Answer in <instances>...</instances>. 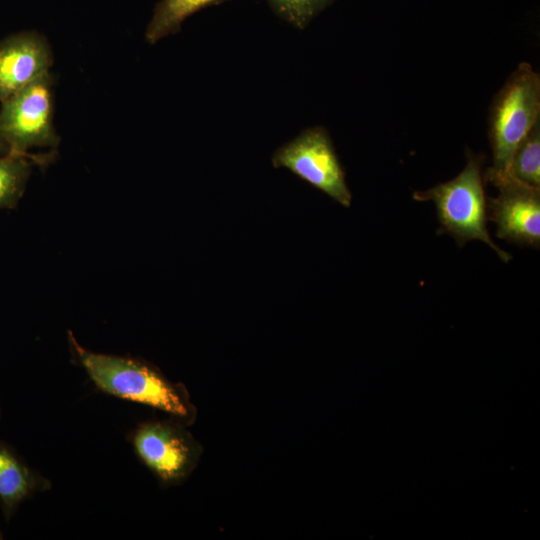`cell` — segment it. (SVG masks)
<instances>
[{
  "label": "cell",
  "mask_w": 540,
  "mask_h": 540,
  "mask_svg": "<svg viewBox=\"0 0 540 540\" xmlns=\"http://www.w3.org/2000/svg\"><path fill=\"white\" fill-rule=\"evenodd\" d=\"M68 341L73 360L102 392L160 410L187 426L195 422L197 409L186 387L171 381L156 366L135 357L90 351L71 331Z\"/></svg>",
  "instance_id": "obj_1"
},
{
  "label": "cell",
  "mask_w": 540,
  "mask_h": 540,
  "mask_svg": "<svg viewBox=\"0 0 540 540\" xmlns=\"http://www.w3.org/2000/svg\"><path fill=\"white\" fill-rule=\"evenodd\" d=\"M540 77L527 63H521L496 94L489 112V141L493 163L484 181L498 187L512 179L513 155L539 120Z\"/></svg>",
  "instance_id": "obj_2"
},
{
  "label": "cell",
  "mask_w": 540,
  "mask_h": 540,
  "mask_svg": "<svg viewBox=\"0 0 540 540\" xmlns=\"http://www.w3.org/2000/svg\"><path fill=\"white\" fill-rule=\"evenodd\" d=\"M483 161V156L467 151V164L454 179L427 191H416L413 199L435 204L439 233L449 234L458 246L479 240L496 251L504 262H508L512 256L493 242L486 227L488 218Z\"/></svg>",
  "instance_id": "obj_3"
},
{
  "label": "cell",
  "mask_w": 540,
  "mask_h": 540,
  "mask_svg": "<svg viewBox=\"0 0 540 540\" xmlns=\"http://www.w3.org/2000/svg\"><path fill=\"white\" fill-rule=\"evenodd\" d=\"M186 427L169 417L142 422L131 432L130 442L135 454L164 487L185 482L203 452Z\"/></svg>",
  "instance_id": "obj_4"
},
{
  "label": "cell",
  "mask_w": 540,
  "mask_h": 540,
  "mask_svg": "<svg viewBox=\"0 0 540 540\" xmlns=\"http://www.w3.org/2000/svg\"><path fill=\"white\" fill-rule=\"evenodd\" d=\"M52 77L47 74L6 101L0 109V140L8 153L33 157V147H55L60 138L53 125Z\"/></svg>",
  "instance_id": "obj_5"
},
{
  "label": "cell",
  "mask_w": 540,
  "mask_h": 540,
  "mask_svg": "<svg viewBox=\"0 0 540 540\" xmlns=\"http://www.w3.org/2000/svg\"><path fill=\"white\" fill-rule=\"evenodd\" d=\"M272 165L288 169L342 206H350L352 195L345 172L324 127H309L279 147L272 156Z\"/></svg>",
  "instance_id": "obj_6"
},
{
  "label": "cell",
  "mask_w": 540,
  "mask_h": 540,
  "mask_svg": "<svg viewBox=\"0 0 540 540\" xmlns=\"http://www.w3.org/2000/svg\"><path fill=\"white\" fill-rule=\"evenodd\" d=\"M496 198L487 199V218L496 224V235L519 246H540V189L509 179L497 187Z\"/></svg>",
  "instance_id": "obj_7"
},
{
  "label": "cell",
  "mask_w": 540,
  "mask_h": 540,
  "mask_svg": "<svg viewBox=\"0 0 540 540\" xmlns=\"http://www.w3.org/2000/svg\"><path fill=\"white\" fill-rule=\"evenodd\" d=\"M50 46L36 31H23L0 41V102L49 74Z\"/></svg>",
  "instance_id": "obj_8"
},
{
  "label": "cell",
  "mask_w": 540,
  "mask_h": 540,
  "mask_svg": "<svg viewBox=\"0 0 540 540\" xmlns=\"http://www.w3.org/2000/svg\"><path fill=\"white\" fill-rule=\"evenodd\" d=\"M51 486L49 479L31 468L11 445L0 440V507L6 521L25 500Z\"/></svg>",
  "instance_id": "obj_9"
},
{
  "label": "cell",
  "mask_w": 540,
  "mask_h": 540,
  "mask_svg": "<svg viewBox=\"0 0 540 540\" xmlns=\"http://www.w3.org/2000/svg\"><path fill=\"white\" fill-rule=\"evenodd\" d=\"M225 1L227 0H160L147 25L145 39L153 45L178 33L183 22L194 13Z\"/></svg>",
  "instance_id": "obj_10"
},
{
  "label": "cell",
  "mask_w": 540,
  "mask_h": 540,
  "mask_svg": "<svg viewBox=\"0 0 540 540\" xmlns=\"http://www.w3.org/2000/svg\"><path fill=\"white\" fill-rule=\"evenodd\" d=\"M37 156L27 157L7 153L0 156V209L13 208L22 197L31 173V162Z\"/></svg>",
  "instance_id": "obj_11"
},
{
  "label": "cell",
  "mask_w": 540,
  "mask_h": 540,
  "mask_svg": "<svg viewBox=\"0 0 540 540\" xmlns=\"http://www.w3.org/2000/svg\"><path fill=\"white\" fill-rule=\"evenodd\" d=\"M512 177L540 189V122L532 127L517 147L510 169Z\"/></svg>",
  "instance_id": "obj_12"
},
{
  "label": "cell",
  "mask_w": 540,
  "mask_h": 540,
  "mask_svg": "<svg viewBox=\"0 0 540 540\" xmlns=\"http://www.w3.org/2000/svg\"><path fill=\"white\" fill-rule=\"evenodd\" d=\"M281 19L303 30L325 8L336 0H266Z\"/></svg>",
  "instance_id": "obj_13"
},
{
  "label": "cell",
  "mask_w": 540,
  "mask_h": 540,
  "mask_svg": "<svg viewBox=\"0 0 540 540\" xmlns=\"http://www.w3.org/2000/svg\"><path fill=\"white\" fill-rule=\"evenodd\" d=\"M7 153H8V151H7L6 146L0 140V155H4V154H7Z\"/></svg>",
  "instance_id": "obj_14"
},
{
  "label": "cell",
  "mask_w": 540,
  "mask_h": 540,
  "mask_svg": "<svg viewBox=\"0 0 540 540\" xmlns=\"http://www.w3.org/2000/svg\"><path fill=\"white\" fill-rule=\"evenodd\" d=\"M3 539V534L2 532L0 531V540Z\"/></svg>",
  "instance_id": "obj_15"
},
{
  "label": "cell",
  "mask_w": 540,
  "mask_h": 540,
  "mask_svg": "<svg viewBox=\"0 0 540 540\" xmlns=\"http://www.w3.org/2000/svg\"><path fill=\"white\" fill-rule=\"evenodd\" d=\"M0 419H1V405H0Z\"/></svg>",
  "instance_id": "obj_16"
}]
</instances>
